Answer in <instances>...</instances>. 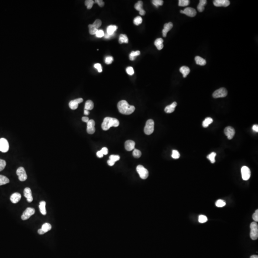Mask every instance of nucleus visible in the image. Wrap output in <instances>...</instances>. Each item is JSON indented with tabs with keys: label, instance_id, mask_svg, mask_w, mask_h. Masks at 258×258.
<instances>
[{
	"label": "nucleus",
	"instance_id": "30",
	"mask_svg": "<svg viewBox=\"0 0 258 258\" xmlns=\"http://www.w3.org/2000/svg\"><path fill=\"white\" fill-rule=\"evenodd\" d=\"M9 182H10V180L7 177L3 175H0V186L7 184Z\"/></svg>",
	"mask_w": 258,
	"mask_h": 258
},
{
	"label": "nucleus",
	"instance_id": "17",
	"mask_svg": "<svg viewBox=\"0 0 258 258\" xmlns=\"http://www.w3.org/2000/svg\"><path fill=\"white\" fill-rule=\"evenodd\" d=\"M135 143L132 140H127L125 142V148L127 151H131L135 149Z\"/></svg>",
	"mask_w": 258,
	"mask_h": 258
},
{
	"label": "nucleus",
	"instance_id": "28",
	"mask_svg": "<svg viewBox=\"0 0 258 258\" xmlns=\"http://www.w3.org/2000/svg\"><path fill=\"white\" fill-rule=\"evenodd\" d=\"M93 108H94V103L92 102V101L90 100H87L85 103V110H86L87 111H90V110H92Z\"/></svg>",
	"mask_w": 258,
	"mask_h": 258
},
{
	"label": "nucleus",
	"instance_id": "44",
	"mask_svg": "<svg viewBox=\"0 0 258 258\" xmlns=\"http://www.w3.org/2000/svg\"><path fill=\"white\" fill-rule=\"evenodd\" d=\"M6 166V162L5 160L0 159V172L3 171Z\"/></svg>",
	"mask_w": 258,
	"mask_h": 258
},
{
	"label": "nucleus",
	"instance_id": "25",
	"mask_svg": "<svg viewBox=\"0 0 258 258\" xmlns=\"http://www.w3.org/2000/svg\"><path fill=\"white\" fill-rule=\"evenodd\" d=\"M207 3L206 0H200L198 6V11L199 12H202L205 10V6Z\"/></svg>",
	"mask_w": 258,
	"mask_h": 258
},
{
	"label": "nucleus",
	"instance_id": "45",
	"mask_svg": "<svg viewBox=\"0 0 258 258\" xmlns=\"http://www.w3.org/2000/svg\"><path fill=\"white\" fill-rule=\"evenodd\" d=\"M180 153H179L178 151H173L172 154V158L175 159H178L180 157Z\"/></svg>",
	"mask_w": 258,
	"mask_h": 258
},
{
	"label": "nucleus",
	"instance_id": "60",
	"mask_svg": "<svg viewBox=\"0 0 258 258\" xmlns=\"http://www.w3.org/2000/svg\"><path fill=\"white\" fill-rule=\"evenodd\" d=\"M89 113H90V112H89V111H87V110H84L85 115H89Z\"/></svg>",
	"mask_w": 258,
	"mask_h": 258
},
{
	"label": "nucleus",
	"instance_id": "35",
	"mask_svg": "<svg viewBox=\"0 0 258 258\" xmlns=\"http://www.w3.org/2000/svg\"><path fill=\"white\" fill-rule=\"evenodd\" d=\"M89 32L90 34L91 35H94L96 34V32H97L98 29L96 28L95 27L93 26L92 24H89Z\"/></svg>",
	"mask_w": 258,
	"mask_h": 258
},
{
	"label": "nucleus",
	"instance_id": "40",
	"mask_svg": "<svg viewBox=\"0 0 258 258\" xmlns=\"http://www.w3.org/2000/svg\"><path fill=\"white\" fill-rule=\"evenodd\" d=\"M94 3V2L92 0H87L85 1V6H87V8L88 9H90L92 8V6Z\"/></svg>",
	"mask_w": 258,
	"mask_h": 258
},
{
	"label": "nucleus",
	"instance_id": "41",
	"mask_svg": "<svg viewBox=\"0 0 258 258\" xmlns=\"http://www.w3.org/2000/svg\"><path fill=\"white\" fill-rule=\"evenodd\" d=\"M152 3H153V4L156 6V7L158 8L159 6H163V1L162 0H153L152 1Z\"/></svg>",
	"mask_w": 258,
	"mask_h": 258
},
{
	"label": "nucleus",
	"instance_id": "56",
	"mask_svg": "<svg viewBox=\"0 0 258 258\" xmlns=\"http://www.w3.org/2000/svg\"><path fill=\"white\" fill-rule=\"evenodd\" d=\"M252 130L254 131V132H258V125L257 124H255V125H254L252 127Z\"/></svg>",
	"mask_w": 258,
	"mask_h": 258
},
{
	"label": "nucleus",
	"instance_id": "5",
	"mask_svg": "<svg viewBox=\"0 0 258 258\" xmlns=\"http://www.w3.org/2000/svg\"><path fill=\"white\" fill-rule=\"evenodd\" d=\"M136 170L142 179H146L149 176V172L145 167L142 165H139L136 167Z\"/></svg>",
	"mask_w": 258,
	"mask_h": 258
},
{
	"label": "nucleus",
	"instance_id": "52",
	"mask_svg": "<svg viewBox=\"0 0 258 258\" xmlns=\"http://www.w3.org/2000/svg\"><path fill=\"white\" fill-rule=\"evenodd\" d=\"M94 3H97L100 7H103L104 6V3L102 0H96Z\"/></svg>",
	"mask_w": 258,
	"mask_h": 258
},
{
	"label": "nucleus",
	"instance_id": "34",
	"mask_svg": "<svg viewBox=\"0 0 258 258\" xmlns=\"http://www.w3.org/2000/svg\"><path fill=\"white\" fill-rule=\"evenodd\" d=\"M216 153L212 152L207 156V158H208V159L210 161L211 163H215L216 162L215 157H216Z\"/></svg>",
	"mask_w": 258,
	"mask_h": 258
},
{
	"label": "nucleus",
	"instance_id": "7",
	"mask_svg": "<svg viewBox=\"0 0 258 258\" xmlns=\"http://www.w3.org/2000/svg\"><path fill=\"white\" fill-rule=\"evenodd\" d=\"M16 174L18 176L19 180L23 182L27 180V176L25 169L23 167H20L16 170Z\"/></svg>",
	"mask_w": 258,
	"mask_h": 258
},
{
	"label": "nucleus",
	"instance_id": "32",
	"mask_svg": "<svg viewBox=\"0 0 258 258\" xmlns=\"http://www.w3.org/2000/svg\"><path fill=\"white\" fill-rule=\"evenodd\" d=\"M51 229H52V226L51 224L48 223H45V224H43L41 228V229H42L43 231L45 233L50 230Z\"/></svg>",
	"mask_w": 258,
	"mask_h": 258
},
{
	"label": "nucleus",
	"instance_id": "8",
	"mask_svg": "<svg viewBox=\"0 0 258 258\" xmlns=\"http://www.w3.org/2000/svg\"><path fill=\"white\" fill-rule=\"evenodd\" d=\"M9 149L8 141L4 138L0 139V151L2 153H6Z\"/></svg>",
	"mask_w": 258,
	"mask_h": 258
},
{
	"label": "nucleus",
	"instance_id": "26",
	"mask_svg": "<svg viewBox=\"0 0 258 258\" xmlns=\"http://www.w3.org/2000/svg\"><path fill=\"white\" fill-rule=\"evenodd\" d=\"M45 205H46V202L44 201H42L40 202L39 206L40 211L43 215H45L47 214Z\"/></svg>",
	"mask_w": 258,
	"mask_h": 258
},
{
	"label": "nucleus",
	"instance_id": "20",
	"mask_svg": "<svg viewBox=\"0 0 258 258\" xmlns=\"http://www.w3.org/2000/svg\"><path fill=\"white\" fill-rule=\"evenodd\" d=\"M21 195L19 193H15L12 194L10 197L11 202L14 204L18 203L21 198Z\"/></svg>",
	"mask_w": 258,
	"mask_h": 258
},
{
	"label": "nucleus",
	"instance_id": "37",
	"mask_svg": "<svg viewBox=\"0 0 258 258\" xmlns=\"http://www.w3.org/2000/svg\"><path fill=\"white\" fill-rule=\"evenodd\" d=\"M226 205V203L225 202V201L224 200H221V199L217 200L216 202V206L217 207H219V208L223 207Z\"/></svg>",
	"mask_w": 258,
	"mask_h": 258
},
{
	"label": "nucleus",
	"instance_id": "24",
	"mask_svg": "<svg viewBox=\"0 0 258 258\" xmlns=\"http://www.w3.org/2000/svg\"><path fill=\"white\" fill-rule=\"evenodd\" d=\"M180 72L183 74L184 78H186L187 75L189 74L190 69L188 66H183L180 69Z\"/></svg>",
	"mask_w": 258,
	"mask_h": 258
},
{
	"label": "nucleus",
	"instance_id": "18",
	"mask_svg": "<svg viewBox=\"0 0 258 258\" xmlns=\"http://www.w3.org/2000/svg\"><path fill=\"white\" fill-rule=\"evenodd\" d=\"M143 3L142 1H139L135 4V7L137 11H139V13L141 16H145V11L142 8Z\"/></svg>",
	"mask_w": 258,
	"mask_h": 258
},
{
	"label": "nucleus",
	"instance_id": "1",
	"mask_svg": "<svg viewBox=\"0 0 258 258\" xmlns=\"http://www.w3.org/2000/svg\"><path fill=\"white\" fill-rule=\"evenodd\" d=\"M117 107L120 113L124 115L131 114L135 110L134 106L129 105L126 100H121L118 102Z\"/></svg>",
	"mask_w": 258,
	"mask_h": 258
},
{
	"label": "nucleus",
	"instance_id": "39",
	"mask_svg": "<svg viewBox=\"0 0 258 258\" xmlns=\"http://www.w3.org/2000/svg\"><path fill=\"white\" fill-rule=\"evenodd\" d=\"M142 18L141 17H140V16H137V17H136L134 19V20H133V23L136 25H139L140 24H142Z\"/></svg>",
	"mask_w": 258,
	"mask_h": 258
},
{
	"label": "nucleus",
	"instance_id": "47",
	"mask_svg": "<svg viewBox=\"0 0 258 258\" xmlns=\"http://www.w3.org/2000/svg\"><path fill=\"white\" fill-rule=\"evenodd\" d=\"M113 57L112 56H107L105 58V63L108 64V65H109V64H111L112 63V62H113Z\"/></svg>",
	"mask_w": 258,
	"mask_h": 258
},
{
	"label": "nucleus",
	"instance_id": "57",
	"mask_svg": "<svg viewBox=\"0 0 258 258\" xmlns=\"http://www.w3.org/2000/svg\"><path fill=\"white\" fill-rule=\"evenodd\" d=\"M82 121H84L85 122L87 123L88 121H89V118L87 117H83L82 118Z\"/></svg>",
	"mask_w": 258,
	"mask_h": 258
},
{
	"label": "nucleus",
	"instance_id": "2",
	"mask_svg": "<svg viewBox=\"0 0 258 258\" xmlns=\"http://www.w3.org/2000/svg\"><path fill=\"white\" fill-rule=\"evenodd\" d=\"M120 122L116 118L111 117H106L104 119L102 123L101 124V128L104 131H107L110 129L111 127L118 126Z\"/></svg>",
	"mask_w": 258,
	"mask_h": 258
},
{
	"label": "nucleus",
	"instance_id": "46",
	"mask_svg": "<svg viewBox=\"0 0 258 258\" xmlns=\"http://www.w3.org/2000/svg\"><path fill=\"white\" fill-rule=\"evenodd\" d=\"M95 35H96V37L101 38V37H103L104 36L105 34H104V32L102 30H98L97 32H96Z\"/></svg>",
	"mask_w": 258,
	"mask_h": 258
},
{
	"label": "nucleus",
	"instance_id": "29",
	"mask_svg": "<svg viewBox=\"0 0 258 258\" xmlns=\"http://www.w3.org/2000/svg\"><path fill=\"white\" fill-rule=\"evenodd\" d=\"M118 42L120 44H123V43H128V38L127 37L126 35L125 34H121L119 37V40Z\"/></svg>",
	"mask_w": 258,
	"mask_h": 258
},
{
	"label": "nucleus",
	"instance_id": "11",
	"mask_svg": "<svg viewBox=\"0 0 258 258\" xmlns=\"http://www.w3.org/2000/svg\"><path fill=\"white\" fill-rule=\"evenodd\" d=\"M180 13H183L187 16L193 17L196 16L197 11L194 8L191 7H187L185 8L184 10H181Z\"/></svg>",
	"mask_w": 258,
	"mask_h": 258
},
{
	"label": "nucleus",
	"instance_id": "22",
	"mask_svg": "<svg viewBox=\"0 0 258 258\" xmlns=\"http://www.w3.org/2000/svg\"><path fill=\"white\" fill-rule=\"evenodd\" d=\"M118 28V27L115 25H111L108 27L107 28V34L113 36L115 32Z\"/></svg>",
	"mask_w": 258,
	"mask_h": 258
},
{
	"label": "nucleus",
	"instance_id": "33",
	"mask_svg": "<svg viewBox=\"0 0 258 258\" xmlns=\"http://www.w3.org/2000/svg\"><path fill=\"white\" fill-rule=\"evenodd\" d=\"M140 53L139 51H132L131 54L129 55V58L131 60H135V57L138 55H140Z\"/></svg>",
	"mask_w": 258,
	"mask_h": 258
},
{
	"label": "nucleus",
	"instance_id": "27",
	"mask_svg": "<svg viewBox=\"0 0 258 258\" xmlns=\"http://www.w3.org/2000/svg\"><path fill=\"white\" fill-rule=\"evenodd\" d=\"M195 61L196 64L200 66H205L207 63V62L205 59L202 58L199 56H197L195 57Z\"/></svg>",
	"mask_w": 258,
	"mask_h": 258
},
{
	"label": "nucleus",
	"instance_id": "54",
	"mask_svg": "<svg viewBox=\"0 0 258 258\" xmlns=\"http://www.w3.org/2000/svg\"><path fill=\"white\" fill-rule=\"evenodd\" d=\"M97 156L99 158H102L103 156V154L102 152H101V151H99L97 153Z\"/></svg>",
	"mask_w": 258,
	"mask_h": 258
},
{
	"label": "nucleus",
	"instance_id": "31",
	"mask_svg": "<svg viewBox=\"0 0 258 258\" xmlns=\"http://www.w3.org/2000/svg\"><path fill=\"white\" fill-rule=\"evenodd\" d=\"M213 120L212 118H210V117H208V118H205V120L203 121L202 125L204 128H207L209 125V124L212 123L213 122Z\"/></svg>",
	"mask_w": 258,
	"mask_h": 258
},
{
	"label": "nucleus",
	"instance_id": "53",
	"mask_svg": "<svg viewBox=\"0 0 258 258\" xmlns=\"http://www.w3.org/2000/svg\"><path fill=\"white\" fill-rule=\"evenodd\" d=\"M101 152H102L103 155H107L108 153V149L107 148L103 147L101 149Z\"/></svg>",
	"mask_w": 258,
	"mask_h": 258
},
{
	"label": "nucleus",
	"instance_id": "51",
	"mask_svg": "<svg viewBox=\"0 0 258 258\" xmlns=\"http://www.w3.org/2000/svg\"><path fill=\"white\" fill-rule=\"evenodd\" d=\"M252 218L253 219V220L254 221H255L256 222H258V209H257L255 211V213L253 214L252 216Z\"/></svg>",
	"mask_w": 258,
	"mask_h": 258
},
{
	"label": "nucleus",
	"instance_id": "15",
	"mask_svg": "<svg viewBox=\"0 0 258 258\" xmlns=\"http://www.w3.org/2000/svg\"><path fill=\"white\" fill-rule=\"evenodd\" d=\"M83 101V100L82 98H79V99H76L74 100H71L69 103V108L73 110H76L78 107L79 104L82 102Z\"/></svg>",
	"mask_w": 258,
	"mask_h": 258
},
{
	"label": "nucleus",
	"instance_id": "12",
	"mask_svg": "<svg viewBox=\"0 0 258 258\" xmlns=\"http://www.w3.org/2000/svg\"><path fill=\"white\" fill-rule=\"evenodd\" d=\"M224 133L228 137V139L231 140L234 136L235 131L234 129L231 127H226L224 130Z\"/></svg>",
	"mask_w": 258,
	"mask_h": 258
},
{
	"label": "nucleus",
	"instance_id": "10",
	"mask_svg": "<svg viewBox=\"0 0 258 258\" xmlns=\"http://www.w3.org/2000/svg\"><path fill=\"white\" fill-rule=\"evenodd\" d=\"M35 213V209L31 208H28L24 211L21 216V218L23 220H26L29 219L31 216L33 215Z\"/></svg>",
	"mask_w": 258,
	"mask_h": 258
},
{
	"label": "nucleus",
	"instance_id": "49",
	"mask_svg": "<svg viewBox=\"0 0 258 258\" xmlns=\"http://www.w3.org/2000/svg\"><path fill=\"white\" fill-rule=\"evenodd\" d=\"M126 72L129 75H132L134 74V69L132 66H128L127 68Z\"/></svg>",
	"mask_w": 258,
	"mask_h": 258
},
{
	"label": "nucleus",
	"instance_id": "36",
	"mask_svg": "<svg viewBox=\"0 0 258 258\" xmlns=\"http://www.w3.org/2000/svg\"><path fill=\"white\" fill-rule=\"evenodd\" d=\"M189 0H179L178 3V6H179L184 7L186 6H188L189 4Z\"/></svg>",
	"mask_w": 258,
	"mask_h": 258
},
{
	"label": "nucleus",
	"instance_id": "38",
	"mask_svg": "<svg viewBox=\"0 0 258 258\" xmlns=\"http://www.w3.org/2000/svg\"><path fill=\"white\" fill-rule=\"evenodd\" d=\"M132 154H133V157H135V158H139L141 156H142V153H141V152L140 150H139L138 149H135L133 151Z\"/></svg>",
	"mask_w": 258,
	"mask_h": 258
},
{
	"label": "nucleus",
	"instance_id": "55",
	"mask_svg": "<svg viewBox=\"0 0 258 258\" xmlns=\"http://www.w3.org/2000/svg\"><path fill=\"white\" fill-rule=\"evenodd\" d=\"M107 163H108V164L110 166H113V165L115 164V163L114 162H113V161L111 160L110 159H109L108 161H107Z\"/></svg>",
	"mask_w": 258,
	"mask_h": 258
},
{
	"label": "nucleus",
	"instance_id": "58",
	"mask_svg": "<svg viewBox=\"0 0 258 258\" xmlns=\"http://www.w3.org/2000/svg\"><path fill=\"white\" fill-rule=\"evenodd\" d=\"M104 37H105V38H107V39H110V38H111V37H113V36H112V35H109V34H107L106 33V34H105V35H104Z\"/></svg>",
	"mask_w": 258,
	"mask_h": 258
},
{
	"label": "nucleus",
	"instance_id": "59",
	"mask_svg": "<svg viewBox=\"0 0 258 258\" xmlns=\"http://www.w3.org/2000/svg\"><path fill=\"white\" fill-rule=\"evenodd\" d=\"M38 234L40 235L44 234L45 233V232L43 231L42 229H39L38 230Z\"/></svg>",
	"mask_w": 258,
	"mask_h": 258
},
{
	"label": "nucleus",
	"instance_id": "9",
	"mask_svg": "<svg viewBox=\"0 0 258 258\" xmlns=\"http://www.w3.org/2000/svg\"><path fill=\"white\" fill-rule=\"evenodd\" d=\"M241 173L243 180L247 181L250 179L251 176V172L250 168L247 166H244L241 169Z\"/></svg>",
	"mask_w": 258,
	"mask_h": 258
},
{
	"label": "nucleus",
	"instance_id": "43",
	"mask_svg": "<svg viewBox=\"0 0 258 258\" xmlns=\"http://www.w3.org/2000/svg\"><path fill=\"white\" fill-rule=\"evenodd\" d=\"M101 24H102V22H101V20H99V19H97V20H96V21L94 22V23L92 24V25H93V26L94 27H95L96 28H97V29H98V28H99V27L101 26Z\"/></svg>",
	"mask_w": 258,
	"mask_h": 258
},
{
	"label": "nucleus",
	"instance_id": "50",
	"mask_svg": "<svg viewBox=\"0 0 258 258\" xmlns=\"http://www.w3.org/2000/svg\"><path fill=\"white\" fill-rule=\"evenodd\" d=\"M94 68L95 69H97V71L99 72L100 73H101L102 71V66H101V64L100 63H97L95 64L94 65Z\"/></svg>",
	"mask_w": 258,
	"mask_h": 258
},
{
	"label": "nucleus",
	"instance_id": "42",
	"mask_svg": "<svg viewBox=\"0 0 258 258\" xmlns=\"http://www.w3.org/2000/svg\"><path fill=\"white\" fill-rule=\"evenodd\" d=\"M208 221V218L206 216L204 215H200L198 217V221L201 223H205Z\"/></svg>",
	"mask_w": 258,
	"mask_h": 258
},
{
	"label": "nucleus",
	"instance_id": "23",
	"mask_svg": "<svg viewBox=\"0 0 258 258\" xmlns=\"http://www.w3.org/2000/svg\"><path fill=\"white\" fill-rule=\"evenodd\" d=\"M163 40L162 38H159L156 40L154 42V45L159 50H162L163 48Z\"/></svg>",
	"mask_w": 258,
	"mask_h": 258
},
{
	"label": "nucleus",
	"instance_id": "14",
	"mask_svg": "<svg viewBox=\"0 0 258 258\" xmlns=\"http://www.w3.org/2000/svg\"><path fill=\"white\" fill-rule=\"evenodd\" d=\"M214 6L216 7H228L230 3L229 0H215L213 2Z\"/></svg>",
	"mask_w": 258,
	"mask_h": 258
},
{
	"label": "nucleus",
	"instance_id": "19",
	"mask_svg": "<svg viewBox=\"0 0 258 258\" xmlns=\"http://www.w3.org/2000/svg\"><path fill=\"white\" fill-rule=\"evenodd\" d=\"M173 27V24L171 22L166 24L164 25V28L162 31V34L163 37H166L167 33L171 30Z\"/></svg>",
	"mask_w": 258,
	"mask_h": 258
},
{
	"label": "nucleus",
	"instance_id": "21",
	"mask_svg": "<svg viewBox=\"0 0 258 258\" xmlns=\"http://www.w3.org/2000/svg\"><path fill=\"white\" fill-rule=\"evenodd\" d=\"M177 103L176 102H174L171 105L166 106L164 109V111L167 113H172L175 110V108L177 107Z\"/></svg>",
	"mask_w": 258,
	"mask_h": 258
},
{
	"label": "nucleus",
	"instance_id": "6",
	"mask_svg": "<svg viewBox=\"0 0 258 258\" xmlns=\"http://www.w3.org/2000/svg\"><path fill=\"white\" fill-rule=\"evenodd\" d=\"M228 95V91L224 87H221L219 90H216L213 93V97L215 99L219 97H224Z\"/></svg>",
	"mask_w": 258,
	"mask_h": 258
},
{
	"label": "nucleus",
	"instance_id": "48",
	"mask_svg": "<svg viewBox=\"0 0 258 258\" xmlns=\"http://www.w3.org/2000/svg\"><path fill=\"white\" fill-rule=\"evenodd\" d=\"M120 159V157L118 155H111L110 156V159L114 162L118 161Z\"/></svg>",
	"mask_w": 258,
	"mask_h": 258
},
{
	"label": "nucleus",
	"instance_id": "3",
	"mask_svg": "<svg viewBox=\"0 0 258 258\" xmlns=\"http://www.w3.org/2000/svg\"><path fill=\"white\" fill-rule=\"evenodd\" d=\"M250 237L253 240H257L258 238V226L256 222H252L250 226Z\"/></svg>",
	"mask_w": 258,
	"mask_h": 258
},
{
	"label": "nucleus",
	"instance_id": "4",
	"mask_svg": "<svg viewBox=\"0 0 258 258\" xmlns=\"http://www.w3.org/2000/svg\"><path fill=\"white\" fill-rule=\"evenodd\" d=\"M154 122L153 120H148L147 121H146V125H145V129H144V132L146 135H150L153 133V132L154 131Z\"/></svg>",
	"mask_w": 258,
	"mask_h": 258
},
{
	"label": "nucleus",
	"instance_id": "16",
	"mask_svg": "<svg viewBox=\"0 0 258 258\" xmlns=\"http://www.w3.org/2000/svg\"><path fill=\"white\" fill-rule=\"evenodd\" d=\"M24 196L27 198V201L28 202L31 203L33 200L32 197V191L31 189L29 187H27L24 189Z\"/></svg>",
	"mask_w": 258,
	"mask_h": 258
},
{
	"label": "nucleus",
	"instance_id": "13",
	"mask_svg": "<svg viewBox=\"0 0 258 258\" xmlns=\"http://www.w3.org/2000/svg\"><path fill=\"white\" fill-rule=\"evenodd\" d=\"M95 122L93 120H90L87 122V132L90 134L92 135L95 132Z\"/></svg>",
	"mask_w": 258,
	"mask_h": 258
},
{
	"label": "nucleus",
	"instance_id": "61",
	"mask_svg": "<svg viewBox=\"0 0 258 258\" xmlns=\"http://www.w3.org/2000/svg\"><path fill=\"white\" fill-rule=\"evenodd\" d=\"M250 258H258V255H254L251 256Z\"/></svg>",
	"mask_w": 258,
	"mask_h": 258
}]
</instances>
